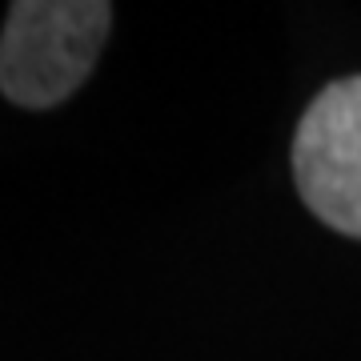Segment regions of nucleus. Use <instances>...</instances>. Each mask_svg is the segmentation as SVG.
Returning a JSON list of instances; mask_svg holds the SVG:
<instances>
[{
	"instance_id": "obj_1",
	"label": "nucleus",
	"mask_w": 361,
	"mask_h": 361,
	"mask_svg": "<svg viewBox=\"0 0 361 361\" xmlns=\"http://www.w3.org/2000/svg\"><path fill=\"white\" fill-rule=\"evenodd\" d=\"M104 0H16L0 32V92L25 109H52L85 85L109 37Z\"/></svg>"
},
{
	"instance_id": "obj_2",
	"label": "nucleus",
	"mask_w": 361,
	"mask_h": 361,
	"mask_svg": "<svg viewBox=\"0 0 361 361\" xmlns=\"http://www.w3.org/2000/svg\"><path fill=\"white\" fill-rule=\"evenodd\" d=\"M293 177L313 217L361 237V77L313 97L293 137Z\"/></svg>"
}]
</instances>
